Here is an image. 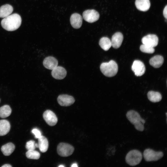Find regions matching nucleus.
Listing matches in <instances>:
<instances>
[{
  "label": "nucleus",
  "mask_w": 167,
  "mask_h": 167,
  "mask_svg": "<svg viewBox=\"0 0 167 167\" xmlns=\"http://www.w3.org/2000/svg\"><path fill=\"white\" fill-rule=\"evenodd\" d=\"M21 18L18 14L14 13L8 16L1 21L2 27L8 31H14L18 28L21 23Z\"/></svg>",
  "instance_id": "1"
},
{
  "label": "nucleus",
  "mask_w": 167,
  "mask_h": 167,
  "mask_svg": "<svg viewBox=\"0 0 167 167\" xmlns=\"http://www.w3.org/2000/svg\"><path fill=\"white\" fill-rule=\"evenodd\" d=\"M126 117L129 121L133 125L137 130L142 131L144 130V124L145 121L140 117L137 111L130 110L126 114Z\"/></svg>",
  "instance_id": "2"
},
{
  "label": "nucleus",
  "mask_w": 167,
  "mask_h": 167,
  "mask_svg": "<svg viewBox=\"0 0 167 167\" xmlns=\"http://www.w3.org/2000/svg\"><path fill=\"white\" fill-rule=\"evenodd\" d=\"M100 68L104 75L108 77H112L115 75L118 70L117 63L113 60H110L109 62L102 63Z\"/></svg>",
  "instance_id": "3"
},
{
  "label": "nucleus",
  "mask_w": 167,
  "mask_h": 167,
  "mask_svg": "<svg viewBox=\"0 0 167 167\" xmlns=\"http://www.w3.org/2000/svg\"><path fill=\"white\" fill-rule=\"evenodd\" d=\"M142 159L141 152L137 150L129 151L126 154L125 160L126 163L130 166H134L139 164Z\"/></svg>",
  "instance_id": "4"
},
{
  "label": "nucleus",
  "mask_w": 167,
  "mask_h": 167,
  "mask_svg": "<svg viewBox=\"0 0 167 167\" xmlns=\"http://www.w3.org/2000/svg\"><path fill=\"white\" fill-rule=\"evenodd\" d=\"M163 155L162 152H156L150 148L146 149L143 152L144 159L148 162L157 161L162 158Z\"/></svg>",
  "instance_id": "5"
},
{
  "label": "nucleus",
  "mask_w": 167,
  "mask_h": 167,
  "mask_svg": "<svg viewBox=\"0 0 167 167\" xmlns=\"http://www.w3.org/2000/svg\"><path fill=\"white\" fill-rule=\"evenodd\" d=\"M74 150V147L71 145L66 143H59L57 148L58 155L62 156L67 157L71 155Z\"/></svg>",
  "instance_id": "6"
},
{
  "label": "nucleus",
  "mask_w": 167,
  "mask_h": 167,
  "mask_svg": "<svg viewBox=\"0 0 167 167\" xmlns=\"http://www.w3.org/2000/svg\"><path fill=\"white\" fill-rule=\"evenodd\" d=\"M99 17V13L94 9L86 10L83 13V18L84 19L90 23L97 21Z\"/></svg>",
  "instance_id": "7"
},
{
  "label": "nucleus",
  "mask_w": 167,
  "mask_h": 167,
  "mask_svg": "<svg viewBox=\"0 0 167 167\" xmlns=\"http://www.w3.org/2000/svg\"><path fill=\"white\" fill-rule=\"evenodd\" d=\"M132 71L135 75L140 76L145 73V67L143 63L140 60H135L131 66Z\"/></svg>",
  "instance_id": "8"
},
{
  "label": "nucleus",
  "mask_w": 167,
  "mask_h": 167,
  "mask_svg": "<svg viewBox=\"0 0 167 167\" xmlns=\"http://www.w3.org/2000/svg\"><path fill=\"white\" fill-rule=\"evenodd\" d=\"M43 118L49 126H53L55 125L58 122V118L55 114L52 111L47 110L43 114Z\"/></svg>",
  "instance_id": "9"
},
{
  "label": "nucleus",
  "mask_w": 167,
  "mask_h": 167,
  "mask_svg": "<svg viewBox=\"0 0 167 167\" xmlns=\"http://www.w3.org/2000/svg\"><path fill=\"white\" fill-rule=\"evenodd\" d=\"M158 41L157 36L155 34H148L144 36L142 39V42L143 44L153 48L157 45Z\"/></svg>",
  "instance_id": "10"
},
{
  "label": "nucleus",
  "mask_w": 167,
  "mask_h": 167,
  "mask_svg": "<svg viewBox=\"0 0 167 167\" xmlns=\"http://www.w3.org/2000/svg\"><path fill=\"white\" fill-rule=\"evenodd\" d=\"M57 101L58 104L63 106H70L75 101V100L73 96L66 94L59 95L57 98Z\"/></svg>",
  "instance_id": "11"
},
{
  "label": "nucleus",
  "mask_w": 167,
  "mask_h": 167,
  "mask_svg": "<svg viewBox=\"0 0 167 167\" xmlns=\"http://www.w3.org/2000/svg\"><path fill=\"white\" fill-rule=\"evenodd\" d=\"M51 74L52 76L55 79H62L66 77V71L63 67L57 66L52 70Z\"/></svg>",
  "instance_id": "12"
},
{
  "label": "nucleus",
  "mask_w": 167,
  "mask_h": 167,
  "mask_svg": "<svg viewBox=\"0 0 167 167\" xmlns=\"http://www.w3.org/2000/svg\"><path fill=\"white\" fill-rule=\"evenodd\" d=\"M82 17L78 13L72 14L70 17V23L72 27L76 29L80 28L82 23Z\"/></svg>",
  "instance_id": "13"
},
{
  "label": "nucleus",
  "mask_w": 167,
  "mask_h": 167,
  "mask_svg": "<svg viewBox=\"0 0 167 167\" xmlns=\"http://www.w3.org/2000/svg\"><path fill=\"white\" fill-rule=\"evenodd\" d=\"M123 39V35L121 32H116L112 37V46L115 49L118 48L121 45Z\"/></svg>",
  "instance_id": "14"
},
{
  "label": "nucleus",
  "mask_w": 167,
  "mask_h": 167,
  "mask_svg": "<svg viewBox=\"0 0 167 167\" xmlns=\"http://www.w3.org/2000/svg\"><path fill=\"white\" fill-rule=\"evenodd\" d=\"M43 64L46 68L52 70L58 65V61L55 58L49 56L44 60Z\"/></svg>",
  "instance_id": "15"
},
{
  "label": "nucleus",
  "mask_w": 167,
  "mask_h": 167,
  "mask_svg": "<svg viewBox=\"0 0 167 167\" xmlns=\"http://www.w3.org/2000/svg\"><path fill=\"white\" fill-rule=\"evenodd\" d=\"M135 4L137 8L141 11H147L150 7L149 0H136Z\"/></svg>",
  "instance_id": "16"
},
{
  "label": "nucleus",
  "mask_w": 167,
  "mask_h": 167,
  "mask_svg": "<svg viewBox=\"0 0 167 167\" xmlns=\"http://www.w3.org/2000/svg\"><path fill=\"white\" fill-rule=\"evenodd\" d=\"M164 58L159 55H156L152 58L149 60L150 65L155 68L160 67L164 62Z\"/></svg>",
  "instance_id": "17"
},
{
  "label": "nucleus",
  "mask_w": 167,
  "mask_h": 167,
  "mask_svg": "<svg viewBox=\"0 0 167 167\" xmlns=\"http://www.w3.org/2000/svg\"><path fill=\"white\" fill-rule=\"evenodd\" d=\"M13 8L8 4L3 5L0 7V18H4L10 15L12 12Z\"/></svg>",
  "instance_id": "18"
},
{
  "label": "nucleus",
  "mask_w": 167,
  "mask_h": 167,
  "mask_svg": "<svg viewBox=\"0 0 167 167\" xmlns=\"http://www.w3.org/2000/svg\"><path fill=\"white\" fill-rule=\"evenodd\" d=\"M11 127L10 122L6 120H0V136L6 135L9 131Z\"/></svg>",
  "instance_id": "19"
},
{
  "label": "nucleus",
  "mask_w": 167,
  "mask_h": 167,
  "mask_svg": "<svg viewBox=\"0 0 167 167\" xmlns=\"http://www.w3.org/2000/svg\"><path fill=\"white\" fill-rule=\"evenodd\" d=\"M38 148L42 152L47 151L49 146V143L47 139L44 136L41 135L38 138Z\"/></svg>",
  "instance_id": "20"
},
{
  "label": "nucleus",
  "mask_w": 167,
  "mask_h": 167,
  "mask_svg": "<svg viewBox=\"0 0 167 167\" xmlns=\"http://www.w3.org/2000/svg\"><path fill=\"white\" fill-rule=\"evenodd\" d=\"M15 147L11 143H8L3 145L1 148V151L6 156L10 155L14 151Z\"/></svg>",
  "instance_id": "21"
},
{
  "label": "nucleus",
  "mask_w": 167,
  "mask_h": 167,
  "mask_svg": "<svg viewBox=\"0 0 167 167\" xmlns=\"http://www.w3.org/2000/svg\"><path fill=\"white\" fill-rule=\"evenodd\" d=\"M147 96L149 100L153 102H158L162 99L161 94L158 92L150 91L148 92Z\"/></svg>",
  "instance_id": "22"
},
{
  "label": "nucleus",
  "mask_w": 167,
  "mask_h": 167,
  "mask_svg": "<svg viewBox=\"0 0 167 167\" xmlns=\"http://www.w3.org/2000/svg\"><path fill=\"white\" fill-rule=\"evenodd\" d=\"M99 44L101 48L105 51L108 50L112 46L111 41L109 38L105 37L100 39Z\"/></svg>",
  "instance_id": "23"
},
{
  "label": "nucleus",
  "mask_w": 167,
  "mask_h": 167,
  "mask_svg": "<svg viewBox=\"0 0 167 167\" xmlns=\"http://www.w3.org/2000/svg\"><path fill=\"white\" fill-rule=\"evenodd\" d=\"M11 113V109L10 106L5 105L0 108V117L5 118L9 116Z\"/></svg>",
  "instance_id": "24"
},
{
  "label": "nucleus",
  "mask_w": 167,
  "mask_h": 167,
  "mask_svg": "<svg viewBox=\"0 0 167 167\" xmlns=\"http://www.w3.org/2000/svg\"><path fill=\"white\" fill-rule=\"evenodd\" d=\"M27 157L29 159H38L40 156V153L37 151L34 150H29L26 152Z\"/></svg>",
  "instance_id": "25"
},
{
  "label": "nucleus",
  "mask_w": 167,
  "mask_h": 167,
  "mask_svg": "<svg viewBox=\"0 0 167 167\" xmlns=\"http://www.w3.org/2000/svg\"><path fill=\"white\" fill-rule=\"evenodd\" d=\"M140 49L143 52L148 54L153 53L155 51L153 47L143 44L140 45Z\"/></svg>",
  "instance_id": "26"
},
{
  "label": "nucleus",
  "mask_w": 167,
  "mask_h": 167,
  "mask_svg": "<svg viewBox=\"0 0 167 167\" xmlns=\"http://www.w3.org/2000/svg\"><path fill=\"white\" fill-rule=\"evenodd\" d=\"M35 142L32 140L27 142L26 145V148L28 150H35L36 147L35 146Z\"/></svg>",
  "instance_id": "27"
},
{
  "label": "nucleus",
  "mask_w": 167,
  "mask_h": 167,
  "mask_svg": "<svg viewBox=\"0 0 167 167\" xmlns=\"http://www.w3.org/2000/svg\"><path fill=\"white\" fill-rule=\"evenodd\" d=\"M32 132L35 135L36 138L38 139L41 135L40 131L36 128L33 129L32 131Z\"/></svg>",
  "instance_id": "28"
},
{
  "label": "nucleus",
  "mask_w": 167,
  "mask_h": 167,
  "mask_svg": "<svg viewBox=\"0 0 167 167\" xmlns=\"http://www.w3.org/2000/svg\"><path fill=\"white\" fill-rule=\"evenodd\" d=\"M163 15L164 17L167 19V5H166L163 11Z\"/></svg>",
  "instance_id": "29"
},
{
  "label": "nucleus",
  "mask_w": 167,
  "mask_h": 167,
  "mask_svg": "<svg viewBox=\"0 0 167 167\" xmlns=\"http://www.w3.org/2000/svg\"><path fill=\"white\" fill-rule=\"evenodd\" d=\"M2 167H11L12 166L9 164H5L2 165Z\"/></svg>",
  "instance_id": "30"
},
{
  "label": "nucleus",
  "mask_w": 167,
  "mask_h": 167,
  "mask_svg": "<svg viewBox=\"0 0 167 167\" xmlns=\"http://www.w3.org/2000/svg\"><path fill=\"white\" fill-rule=\"evenodd\" d=\"M71 166L72 167H78V165L76 164H74L72 165Z\"/></svg>",
  "instance_id": "31"
},
{
  "label": "nucleus",
  "mask_w": 167,
  "mask_h": 167,
  "mask_svg": "<svg viewBox=\"0 0 167 167\" xmlns=\"http://www.w3.org/2000/svg\"><path fill=\"white\" fill-rule=\"evenodd\" d=\"M58 167H64V166L63 165H60L59 166H58Z\"/></svg>",
  "instance_id": "32"
}]
</instances>
